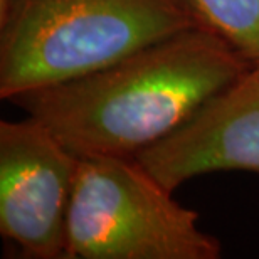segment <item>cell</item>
Segmentation results:
<instances>
[{"instance_id": "1", "label": "cell", "mask_w": 259, "mask_h": 259, "mask_svg": "<svg viewBox=\"0 0 259 259\" xmlns=\"http://www.w3.org/2000/svg\"><path fill=\"white\" fill-rule=\"evenodd\" d=\"M252 67L227 40L194 27L106 69L10 101L44 123L76 157H137Z\"/></svg>"}, {"instance_id": "2", "label": "cell", "mask_w": 259, "mask_h": 259, "mask_svg": "<svg viewBox=\"0 0 259 259\" xmlns=\"http://www.w3.org/2000/svg\"><path fill=\"white\" fill-rule=\"evenodd\" d=\"M187 0H12L0 15V98L63 84L184 30Z\"/></svg>"}, {"instance_id": "3", "label": "cell", "mask_w": 259, "mask_h": 259, "mask_svg": "<svg viewBox=\"0 0 259 259\" xmlns=\"http://www.w3.org/2000/svg\"><path fill=\"white\" fill-rule=\"evenodd\" d=\"M221 242L135 157H79L66 259H217Z\"/></svg>"}, {"instance_id": "4", "label": "cell", "mask_w": 259, "mask_h": 259, "mask_svg": "<svg viewBox=\"0 0 259 259\" xmlns=\"http://www.w3.org/2000/svg\"><path fill=\"white\" fill-rule=\"evenodd\" d=\"M79 157L27 116L0 121V234L25 257L66 259Z\"/></svg>"}, {"instance_id": "5", "label": "cell", "mask_w": 259, "mask_h": 259, "mask_svg": "<svg viewBox=\"0 0 259 259\" xmlns=\"http://www.w3.org/2000/svg\"><path fill=\"white\" fill-rule=\"evenodd\" d=\"M135 158L172 192L197 175L259 174V71L252 67L184 126Z\"/></svg>"}, {"instance_id": "6", "label": "cell", "mask_w": 259, "mask_h": 259, "mask_svg": "<svg viewBox=\"0 0 259 259\" xmlns=\"http://www.w3.org/2000/svg\"><path fill=\"white\" fill-rule=\"evenodd\" d=\"M199 22L259 64V0H187Z\"/></svg>"}, {"instance_id": "7", "label": "cell", "mask_w": 259, "mask_h": 259, "mask_svg": "<svg viewBox=\"0 0 259 259\" xmlns=\"http://www.w3.org/2000/svg\"><path fill=\"white\" fill-rule=\"evenodd\" d=\"M254 67H256V69H257V71H259V64H256V66H254Z\"/></svg>"}]
</instances>
